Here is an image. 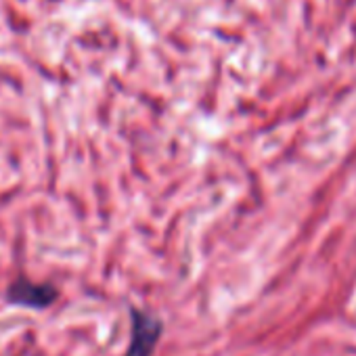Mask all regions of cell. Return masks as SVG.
<instances>
[{
    "instance_id": "obj_2",
    "label": "cell",
    "mask_w": 356,
    "mask_h": 356,
    "mask_svg": "<svg viewBox=\"0 0 356 356\" xmlns=\"http://www.w3.org/2000/svg\"><path fill=\"white\" fill-rule=\"evenodd\" d=\"M59 291L49 283H34L26 277L13 281L7 289V300L15 306L28 308H47L57 300Z\"/></svg>"
},
{
    "instance_id": "obj_1",
    "label": "cell",
    "mask_w": 356,
    "mask_h": 356,
    "mask_svg": "<svg viewBox=\"0 0 356 356\" xmlns=\"http://www.w3.org/2000/svg\"><path fill=\"white\" fill-rule=\"evenodd\" d=\"M130 316H132V331H130V346L126 350V356H151L161 335V323L155 316L136 308L130 310Z\"/></svg>"
}]
</instances>
